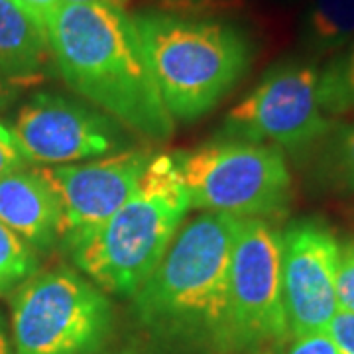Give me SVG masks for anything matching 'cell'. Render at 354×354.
I'll return each instance as SVG.
<instances>
[{"label": "cell", "instance_id": "cell-1", "mask_svg": "<svg viewBox=\"0 0 354 354\" xmlns=\"http://www.w3.org/2000/svg\"><path fill=\"white\" fill-rule=\"evenodd\" d=\"M48 36L57 73L79 97L142 138L174 136L176 120L156 87L132 16L106 4L62 2Z\"/></svg>", "mask_w": 354, "mask_h": 354}, {"label": "cell", "instance_id": "cell-2", "mask_svg": "<svg viewBox=\"0 0 354 354\" xmlns=\"http://www.w3.org/2000/svg\"><path fill=\"white\" fill-rule=\"evenodd\" d=\"M242 223L203 213L181 225L162 262L132 297L134 313L153 339L218 354L230 260Z\"/></svg>", "mask_w": 354, "mask_h": 354}, {"label": "cell", "instance_id": "cell-3", "mask_svg": "<svg viewBox=\"0 0 354 354\" xmlns=\"http://www.w3.org/2000/svg\"><path fill=\"white\" fill-rule=\"evenodd\" d=\"M189 209L176 153H153L122 207L67 254L104 293L132 299L162 262Z\"/></svg>", "mask_w": 354, "mask_h": 354}, {"label": "cell", "instance_id": "cell-4", "mask_svg": "<svg viewBox=\"0 0 354 354\" xmlns=\"http://www.w3.org/2000/svg\"><path fill=\"white\" fill-rule=\"evenodd\" d=\"M156 87L174 120L203 118L250 67L244 32L218 18H181L144 10L132 16Z\"/></svg>", "mask_w": 354, "mask_h": 354}, {"label": "cell", "instance_id": "cell-5", "mask_svg": "<svg viewBox=\"0 0 354 354\" xmlns=\"http://www.w3.org/2000/svg\"><path fill=\"white\" fill-rule=\"evenodd\" d=\"M176 158L191 209L244 221H272L290 209V165L286 153L272 144L216 138Z\"/></svg>", "mask_w": 354, "mask_h": 354}, {"label": "cell", "instance_id": "cell-6", "mask_svg": "<svg viewBox=\"0 0 354 354\" xmlns=\"http://www.w3.org/2000/svg\"><path fill=\"white\" fill-rule=\"evenodd\" d=\"M113 330L111 299L71 268L38 272L14 291V354H101Z\"/></svg>", "mask_w": 354, "mask_h": 354}, {"label": "cell", "instance_id": "cell-7", "mask_svg": "<svg viewBox=\"0 0 354 354\" xmlns=\"http://www.w3.org/2000/svg\"><path fill=\"white\" fill-rule=\"evenodd\" d=\"M291 341L281 286V230L248 218L234 242L218 354H274Z\"/></svg>", "mask_w": 354, "mask_h": 354}, {"label": "cell", "instance_id": "cell-8", "mask_svg": "<svg viewBox=\"0 0 354 354\" xmlns=\"http://www.w3.org/2000/svg\"><path fill=\"white\" fill-rule=\"evenodd\" d=\"M335 120L319 104V69L309 59L270 67L260 83L230 109L218 138L272 144L293 156L315 152Z\"/></svg>", "mask_w": 354, "mask_h": 354}, {"label": "cell", "instance_id": "cell-9", "mask_svg": "<svg viewBox=\"0 0 354 354\" xmlns=\"http://www.w3.org/2000/svg\"><path fill=\"white\" fill-rule=\"evenodd\" d=\"M14 138L30 164L91 162L132 148L127 128L87 102L41 91L14 116Z\"/></svg>", "mask_w": 354, "mask_h": 354}, {"label": "cell", "instance_id": "cell-10", "mask_svg": "<svg viewBox=\"0 0 354 354\" xmlns=\"http://www.w3.org/2000/svg\"><path fill=\"white\" fill-rule=\"evenodd\" d=\"M339 239L321 216L293 218L281 230V286L291 339L327 330L337 304Z\"/></svg>", "mask_w": 354, "mask_h": 354}, {"label": "cell", "instance_id": "cell-11", "mask_svg": "<svg viewBox=\"0 0 354 354\" xmlns=\"http://www.w3.org/2000/svg\"><path fill=\"white\" fill-rule=\"evenodd\" d=\"M153 153L150 148H128L83 164L38 167L59 203V244L65 252L122 207L136 189Z\"/></svg>", "mask_w": 354, "mask_h": 354}, {"label": "cell", "instance_id": "cell-12", "mask_svg": "<svg viewBox=\"0 0 354 354\" xmlns=\"http://www.w3.org/2000/svg\"><path fill=\"white\" fill-rule=\"evenodd\" d=\"M51 69L48 28L16 0H0V93L36 87Z\"/></svg>", "mask_w": 354, "mask_h": 354}, {"label": "cell", "instance_id": "cell-13", "mask_svg": "<svg viewBox=\"0 0 354 354\" xmlns=\"http://www.w3.org/2000/svg\"><path fill=\"white\" fill-rule=\"evenodd\" d=\"M0 223L36 252H48L59 242V203L38 167L0 177Z\"/></svg>", "mask_w": 354, "mask_h": 354}, {"label": "cell", "instance_id": "cell-14", "mask_svg": "<svg viewBox=\"0 0 354 354\" xmlns=\"http://www.w3.org/2000/svg\"><path fill=\"white\" fill-rule=\"evenodd\" d=\"M311 59L333 57L354 39V0H311L299 28Z\"/></svg>", "mask_w": 354, "mask_h": 354}, {"label": "cell", "instance_id": "cell-15", "mask_svg": "<svg viewBox=\"0 0 354 354\" xmlns=\"http://www.w3.org/2000/svg\"><path fill=\"white\" fill-rule=\"evenodd\" d=\"M317 187L337 195H354V124L335 127L315 150Z\"/></svg>", "mask_w": 354, "mask_h": 354}, {"label": "cell", "instance_id": "cell-16", "mask_svg": "<svg viewBox=\"0 0 354 354\" xmlns=\"http://www.w3.org/2000/svg\"><path fill=\"white\" fill-rule=\"evenodd\" d=\"M319 104L333 120L354 116V39L319 69Z\"/></svg>", "mask_w": 354, "mask_h": 354}, {"label": "cell", "instance_id": "cell-17", "mask_svg": "<svg viewBox=\"0 0 354 354\" xmlns=\"http://www.w3.org/2000/svg\"><path fill=\"white\" fill-rule=\"evenodd\" d=\"M38 264L36 250L0 223V295L16 291L38 274Z\"/></svg>", "mask_w": 354, "mask_h": 354}, {"label": "cell", "instance_id": "cell-18", "mask_svg": "<svg viewBox=\"0 0 354 354\" xmlns=\"http://www.w3.org/2000/svg\"><path fill=\"white\" fill-rule=\"evenodd\" d=\"M146 10L181 18H216L244 8V0H136Z\"/></svg>", "mask_w": 354, "mask_h": 354}, {"label": "cell", "instance_id": "cell-19", "mask_svg": "<svg viewBox=\"0 0 354 354\" xmlns=\"http://www.w3.org/2000/svg\"><path fill=\"white\" fill-rule=\"evenodd\" d=\"M337 304L342 311L354 313V234L339 241Z\"/></svg>", "mask_w": 354, "mask_h": 354}, {"label": "cell", "instance_id": "cell-20", "mask_svg": "<svg viewBox=\"0 0 354 354\" xmlns=\"http://www.w3.org/2000/svg\"><path fill=\"white\" fill-rule=\"evenodd\" d=\"M28 165L30 162L22 152V148L18 146L10 127L0 122V177L16 169H24Z\"/></svg>", "mask_w": 354, "mask_h": 354}, {"label": "cell", "instance_id": "cell-21", "mask_svg": "<svg viewBox=\"0 0 354 354\" xmlns=\"http://www.w3.org/2000/svg\"><path fill=\"white\" fill-rule=\"evenodd\" d=\"M283 354H342L335 341L329 337L327 330L313 333L305 337H295L288 342V348Z\"/></svg>", "mask_w": 354, "mask_h": 354}, {"label": "cell", "instance_id": "cell-22", "mask_svg": "<svg viewBox=\"0 0 354 354\" xmlns=\"http://www.w3.org/2000/svg\"><path fill=\"white\" fill-rule=\"evenodd\" d=\"M327 333L342 354H354V313L339 309L329 323Z\"/></svg>", "mask_w": 354, "mask_h": 354}, {"label": "cell", "instance_id": "cell-23", "mask_svg": "<svg viewBox=\"0 0 354 354\" xmlns=\"http://www.w3.org/2000/svg\"><path fill=\"white\" fill-rule=\"evenodd\" d=\"M20 6H24L32 16H36L41 24L48 28V22L51 20L53 12L62 4V0H16Z\"/></svg>", "mask_w": 354, "mask_h": 354}, {"label": "cell", "instance_id": "cell-24", "mask_svg": "<svg viewBox=\"0 0 354 354\" xmlns=\"http://www.w3.org/2000/svg\"><path fill=\"white\" fill-rule=\"evenodd\" d=\"M67 4H106V6H113V8H120V10H127L130 0H62Z\"/></svg>", "mask_w": 354, "mask_h": 354}, {"label": "cell", "instance_id": "cell-25", "mask_svg": "<svg viewBox=\"0 0 354 354\" xmlns=\"http://www.w3.org/2000/svg\"><path fill=\"white\" fill-rule=\"evenodd\" d=\"M0 354H14L12 342L8 339V335H6V329H4L2 319H0Z\"/></svg>", "mask_w": 354, "mask_h": 354}]
</instances>
